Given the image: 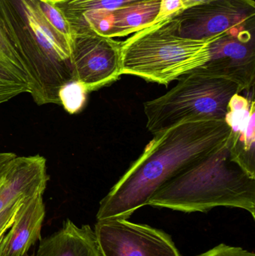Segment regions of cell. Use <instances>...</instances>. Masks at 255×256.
<instances>
[{
    "label": "cell",
    "mask_w": 255,
    "mask_h": 256,
    "mask_svg": "<svg viewBox=\"0 0 255 256\" xmlns=\"http://www.w3.org/2000/svg\"><path fill=\"white\" fill-rule=\"evenodd\" d=\"M28 92V75L20 60L0 50V104Z\"/></svg>",
    "instance_id": "cell-15"
},
{
    "label": "cell",
    "mask_w": 255,
    "mask_h": 256,
    "mask_svg": "<svg viewBox=\"0 0 255 256\" xmlns=\"http://www.w3.org/2000/svg\"><path fill=\"white\" fill-rule=\"evenodd\" d=\"M49 179L43 156L13 158L0 174V213L22 198L43 194Z\"/></svg>",
    "instance_id": "cell-11"
},
{
    "label": "cell",
    "mask_w": 255,
    "mask_h": 256,
    "mask_svg": "<svg viewBox=\"0 0 255 256\" xmlns=\"http://www.w3.org/2000/svg\"><path fill=\"white\" fill-rule=\"evenodd\" d=\"M35 256H101L95 233L88 225L79 227L70 220L40 240Z\"/></svg>",
    "instance_id": "cell-14"
},
{
    "label": "cell",
    "mask_w": 255,
    "mask_h": 256,
    "mask_svg": "<svg viewBox=\"0 0 255 256\" xmlns=\"http://www.w3.org/2000/svg\"><path fill=\"white\" fill-rule=\"evenodd\" d=\"M148 206L184 213L235 208L255 220V176L235 160L229 136L217 150L160 186Z\"/></svg>",
    "instance_id": "cell-3"
},
{
    "label": "cell",
    "mask_w": 255,
    "mask_h": 256,
    "mask_svg": "<svg viewBox=\"0 0 255 256\" xmlns=\"http://www.w3.org/2000/svg\"><path fill=\"white\" fill-rule=\"evenodd\" d=\"M193 72L223 78L243 91L254 90L255 16L219 36L211 45V58Z\"/></svg>",
    "instance_id": "cell-6"
},
{
    "label": "cell",
    "mask_w": 255,
    "mask_h": 256,
    "mask_svg": "<svg viewBox=\"0 0 255 256\" xmlns=\"http://www.w3.org/2000/svg\"><path fill=\"white\" fill-rule=\"evenodd\" d=\"M56 8L67 22L84 14L112 10L149 0H47Z\"/></svg>",
    "instance_id": "cell-16"
},
{
    "label": "cell",
    "mask_w": 255,
    "mask_h": 256,
    "mask_svg": "<svg viewBox=\"0 0 255 256\" xmlns=\"http://www.w3.org/2000/svg\"><path fill=\"white\" fill-rule=\"evenodd\" d=\"M43 195L39 192L21 202L13 224L4 236L3 256H27L30 248L41 239L45 218Z\"/></svg>",
    "instance_id": "cell-13"
},
{
    "label": "cell",
    "mask_w": 255,
    "mask_h": 256,
    "mask_svg": "<svg viewBox=\"0 0 255 256\" xmlns=\"http://www.w3.org/2000/svg\"><path fill=\"white\" fill-rule=\"evenodd\" d=\"M161 0H149L112 10L84 14L68 21L72 33L92 31L113 38L136 33L154 24Z\"/></svg>",
    "instance_id": "cell-10"
},
{
    "label": "cell",
    "mask_w": 255,
    "mask_h": 256,
    "mask_svg": "<svg viewBox=\"0 0 255 256\" xmlns=\"http://www.w3.org/2000/svg\"><path fill=\"white\" fill-rule=\"evenodd\" d=\"M72 78L88 93L119 79L121 43L92 31L72 33L70 40Z\"/></svg>",
    "instance_id": "cell-7"
},
{
    "label": "cell",
    "mask_w": 255,
    "mask_h": 256,
    "mask_svg": "<svg viewBox=\"0 0 255 256\" xmlns=\"http://www.w3.org/2000/svg\"><path fill=\"white\" fill-rule=\"evenodd\" d=\"M0 21L28 75L34 102L60 105V88L73 81L70 42L46 20L38 0H0Z\"/></svg>",
    "instance_id": "cell-2"
},
{
    "label": "cell",
    "mask_w": 255,
    "mask_h": 256,
    "mask_svg": "<svg viewBox=\"0 0 255 256\" xmlns=\"http://www.w3.org/2000/svg\"><path fill=\"white\" fill-rule=\"evenodd\" d=\"M88 94V92L80 82L77 81L67 82L58 92L60 105L69 114H78L85 106Z\"/></svg>",
    "instance_id": "cell-17"
},
{
    "label": "cell",
    "mask_w": 255,
    "mask_h": 256,
    "mask_svg": "<svg viewBox=\"0 0 255 256\" xmlns=\"http://www.w3.org/2000/svg\"><path fill=\"white\" fill-rule=\"evenodd\" d=\"M15 158L16 154L11 152H0V174Z\"/></svg>",
    "instance_id": "cell-22"
},
{
    "label": "cell",
    "mask_w": 255,
    "mask_h": 256,
    "mask_svg": "<svg viewBox=\"0 0 255 256\" xmlns=\"http://www.w3.org/2000/svg\"><path fill=\"white\" fill-rule=\"evenodd\" d=\"M94 231L101 256H182L170 236L145 224L107 220Z\"/></svg>",
    "instance_id": "cell-8"
},
{
    "label": "cell",
    "mask_w": 255,
    "mask_h": 256,
    "mask_svg": "<svg viewBox=\"0 0 255 256\" xmlns=\"http://www.w3.org/2000/svg\"><path fill=\"white\" fill-rule=\"evenodd\" d=\"M207 1H208V0H182L183 3H184V9Z\"/></svg>",
    "instance_id": "cell-23"
},
{
    "label": "cell",
    "mask_w": 255,
    "mask_h": 256,
    "mask_svg": "<svg viewBox=\"0 0 255 256\" xmlns=\"http://www.w3.org/2000/svg\"><path fill=\"white\" fill-rule=\"evenodd\" d=\"M184 9V6L182 0H161L160 10L154 24L172 18Z\"/></svg>",
    "instance_id": "cell-20"
},
{
    "label": "cell",
    "mask_w": 255,
    "mask_h": 256,
    "mask_svg": "<svg viewBox=\"0 0 255 256\" xmlns=\"http://www.w3.org/2000/svg\"><path fill=\"white\" fill-rule=\"evenodd\" d=\"M23 198L10 204L0 213V238L4 236L7 230L11 227L16 210Z\"/></svg>",
    "instance_id": "cell-21"
},
{
    "label": "cell",
    "mask_w": 255,
    "mask_h": 256,
    "mask_svg": "<svg viewBox=\"0 0 255 256\" xmlns=\"http://www.w3.org/2000/svg\"><path fill=\"white\" fill-rule=\"evenodd\" d=\"M38 6L40 12L43 14L46 20L49 25L60 34L70 42L71 31L62 14L54 7L47 0H38Z\"/></svg>",
    "instance_id": "cell-18"
},
{
    "label": "cell",
    "mask_w": 255,
    "mask_h": 256,
    "mask_svg": "<svg viewBox=\"0 0 255 256\" xmlns=\"http://www.w3.org/2000/svg\"><path fill=\"white\" fill-rule=\"evenodd\" d=\"M198 256H255V254L238 246L221 244Z\"/></svg>",
    "instance_id": "cell-19"
},
{
    "label": "cell",
    "mask_w": 255,
    "mask_h": 256,
    "mask_svg": "<svg viewBox=\"0 0 255 256\" xmlns=\"http://www.w3.org/2000/svg\"><path fill=\"white\" fill-rule=\"evenodd\" d=\"M231 131L225 120L207 121L179 124L154 136L100 202L97 221L129 219L148 206L160 186L224 144Z\"/></svg>",
    "instance_id": "cell-1"
},
{
    "label": "cell",
    "mask_w": 255,
    "mask_h": 256,
    "mask_svg": "<svg viewBox=\"0 0 255 256\" xmlns=\"http://www.w3.org/2000/svg\"><path fill=\"white\" fill-rule=\"evenodd\" d=\"M218 36L208 40L185 38L177 21L168 18L121 43V74L169 85L208 62L211 43Z\"/></svg>",
    "instance_id": "cell-4"
},
{
    "label": "cell",
    "mask_w": 255,
    "mask_h": 256,
    "mask_svg": "<svg viewBox=\"0 0 255 256\" xmlns=\"http://www.w3.org/2000/svg\"><path fill=\"white\" fill-rule=\"evenodd\" d=\"M255 16V0H208L172 18L183 38L208 40Z\"/></svg>",
    "instance_id": "cell-9"
},
{
    "label": "cell",
    "mask_w": 255,
    "mask_h": 256,
    "mask_svg": "<svg viewBox=\"0 0 255 256\" xmlns=\"http://www.w3.org/2000/svg\"><path fill=\"white\" fill-rule=\"evenodd\" d=\"M225 121L231 128V147L238 162L255 176V102L239 94L231 99Z\"/></svg>",
    "instance_id": "cell-12"
},
{
    "label": "cell",
    "mask_w": 255,
    "mask_h": 256,
    "mask_svg": "<svg viewBox=\"0 0 255 256\" xmlns=\"http://www.w3.org/2000/svg\"><path fill=\"white\" fill-rule=\"evenodd\" d=\"M4 236L0 238V256H3V248H4Z\"/></svg>",
    "instance_id": "cell-24"
},
{
    "label": "cell",
    "mask_w": 255,
    "mask_h": 256,
    "mask_svg": "<svg viewBox=\"0 0 255 256\" xmlns=\"http://www.w3.org/2000/svg\"><path fill=\"white\" fill-rule=\"evenodd\" d=\"M178 80L166 94L144 104L146 127L154 136L185 123L224 121L231 99L242 92L232 81L197 72Z\"/></svg>",
    "instance_id": "cell-5"
}]
</instances>
